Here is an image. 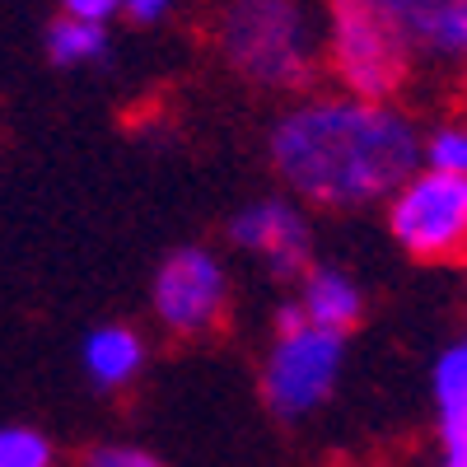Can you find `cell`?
I'll use <instances>...</instances> for the list:
<instances>
[{"label":"cell","mask_w":467,"mask_h":467,"mask_svg":"<svg viewBox=\"0 0 467 467\" xmlns=\"http://www.w3.org/2000/svg\"><path fill=\"white\" fill-rule=\"evenodd\" d=\"M66 19H85V24H108L112 15H122V0H61Z\"/></svg>","instance_id":"cell-16"},{"label":"cell","mask_w":467,"mask_h":467,"mask_svg":"<svg viewBox=\"0 0 467 467\" xmlns=\"http://www.w3.org/2000/svg\"><path fill=\"white\" fill-rule=\"evenodd\" d=\"M444 425V467H467V420H440Z\"/></svg>","instance_id":"cell-17"},{"label":"cell","mask_w":467,"mask_h":467,"mask_svg":"<svg viewBox=\"0 0 467 467\" xmlns=\"http://www.w3.org/2000/svg\"><path fill=\"white\" fill-rule=\"evenodd\" d=\"M229 239L239 244L244 253L262 257L271 266V276H281V281L304 276L308 271V248H314V239H308L304 215L290 202H281V197L244 206L239 215L229 220Z\"/></svg>","instance_id":"cell-7"},{"label":"cell","mask_w":467,"mask_h":467,"mask_svg":"<svg viewBox=\"0 0 467 467\" xmlns=\"http://www.w3.org/2000/svg\"><path fill=\"white\" fill-rule=\"evenodd\" d=\"M299 327H308V323H304V308H299V304H281V308H276V337H290V332H299Z\"/></svg>","instance_id":"cell-19"},{"label":"cell","mask_w":467,"mask_h":467,"mask_svg":"<svg viewBox=\"0 0 467 467\" xmlns=\"http://www.w3.org/2000/svg\"><path fill=\"white\" fill-rule=\"evenodd\" d=\"M341 360H346V337L337 332L299 327L290 337H276L262 365V402L281 420H299L308 411H318L341 379Z\"/></svg>","instance_id":"cell-5"},{"label":"cell","mask_w":467,"mask_h":467,"mask_svg":"<svg viewBox=\"0 0 467 467\" xmlns=\"http://www.w3.org/2000/svg\"><path fill=\"white\" fill-rule=\"evenodd\" d=\"M411 57H453L467 37V0H379Z\"/></svg>","instance_id":"cell-8"},{"label":"cell","mask_w":467,"mask_h":467,"mask_svg":"<svg viewBox=\"0 0 467 467\" xmlns=\"http://www.w3.org/2000/svg\"><path fill=\"white\" fill-rule=\"evenodd\" d=\"M323 24L314 0H224L220 52L262 89H304L318 70Z\"/></svg>","instance_id":"cell-2"},{"label":"cell","mask_w":467,"mask_h":467,"mask_svg":"<svg viewBox=\"0 0 467 467\" xmlns=\"http://www.w3.org/2000/svg\"><path fill=\"white\" fill-rule=\"evenodd\" d=\"M108 52V33L103 24H85V19H57L47 28V57L57 66H85V61H99Z\"/></svg>","instance_id":"cell-11"},{"label":"cell","mask_w":467,"mask_h":467,"mask_svg":"<svg viewBox=\"0 0 467 467\" xmlns=\"http://www.w3.org/2000/svg\"><path fill=\"white\" fill-rule=\"evenodd\" d=\"M85 467H164V462L136 444H99V449H89Z\"/></svg>","instance_id":"cell-15"},{"label":"cell","mask_w":467,"mask_h":467,"mask_svg":"<svg viewBox=\"0 0 467 467\" xmlns=\"http://www.w3.org/2000/svg\"><path fill=\"white\" fill-rule=\"evenodd\" d=\"M388 229L416 262H467V178L411 173L388 197Z\"/></svg>","instance_id":"cell-4"},{"label":"cell","mask_w":467,"mask_h":467,"mask_svg":"<svg viewBox=\"0 0 467 467\" xmlns=\"http://www.w3.org/2000/svg\"><path fill=\"white\" fill-rule=\"evenodd\" d=\"M304 308V323L308 327H323V332H337L346 337L365 318V295L360 285L346 276L337 266H318V271H304V290L295 299Z\"/></svg>","instance_id":"cell-9"},{"label":"cell","mask_w":467,"mask_h":467,"mask_svg":"<svg viewBox=\"0 0 467 467\" xmlns=\"http://www.w3.org/2000/svg\"><path fill=\"white\" fill-rule=\"evenodd\" d=\"M462 52H467V37H462Z\"/></svg>","instance_id":"cell-20"},{"label":"cell","mask_w":467,"mask_h":467,"mask_svg":"<svg viewBox=\"0 0 467 467\" xmlns=\"http://www.w3.org/2000/svg\"><path fill=\"white\" fill-rule=\"evenodd\" d=\"M327 66L346 99L388 103L407 80L411 52L379 0H327Z\"/></svg>","instance_id":"cell-3"},{"label":"cell","mask_w":467,"mask_h":467,"mask_svg":"<svg viewBox=\"0 0 467 467\" xmlns=\"http://www.w3.org/2000/svg\"><path fill=\"white\" fill-rule=\"evenodd\" d=\"M52 440L33 425H0V467H52Z\"/></svg>","instance_id":"cell-13"},{"label":"cell","mask_w":467,"mask_h":467,"mask_svg":"<svg viewBox=\"0 0 467 467\" xmlns=\"http://www.w3.org/2000/svg\"><path fill=\"white\" fill-rule=\"evenodd\" d=\"M145 365V346L131 327H99L85 341V369L99 388H127Z\"/></svg>","instance_id":"cell-10"},{"label":"cell","mask_w":467,"mask_h":467,"mask_svg":"<svg viewBox=\"0 0 467 467\" xmlns=\"http://www.w3.org/2000/svg\"><path fill=\"white\" fill-rule=\"evenodd\" d=\"M420 160L431 164L435 173H462L467 178V127L462 122L440 127L431 140L420 145Z\"/></svg>","instance_id":"cell-14"},{"label":"cell","mask_w":467,"mask_h":467,"mask_svg":"<svg viewBox=\"0 0 467 467\" xmlns=\"http://www.w3.org/2000/svg\"><path fill=\"white\" fill-rule=\"evenodd\" d=\"M435 407L440 420H467V341L449 346L435 365Z\"/></svg>","instance_id":"cell-12"},{"label":"cell","mask_w":467,"mask_h":467,"mask_svg":"<svg viewBox=\"0 0 467 467\" xmlns=\"http://www.w3.org/2000/svg\"><path fill=\"white\" fill-rule=\"evenodd\" d=\"M271 164L304 202L356 211L393 197L416 173L420 136L388 103L308 99L271 131Z\"/></svg>","instance_id":"cell-1"},{"label":"cell","mask_w":467,"mask_h":467,"mask_svg":"<svg viewBox=\"0 0 467 467\" xmlns=\"http://www.w3.org/2000/svg\"><path fill=\"white\" fill-rule=\"evenodd\" d=\"M154 318L173 337H206L229 314V271L211 248H178L164 257L150 285Z\"/></svg>","instance_id":"cell-6"},{"label":"cell","mask_w":467,"mask_h":467,"mask_svg":"<svg viewBox=\"0 0 467 467\" xmlns=\"http://www.w3.org/2000/svg\"><path fill=\"white\" fill-rule=\"evenodd\" d=\"M173 10V0H122V15H131L136 24H160Z\"/></svg>","instance_id":"cell-18"}]
</instances>
